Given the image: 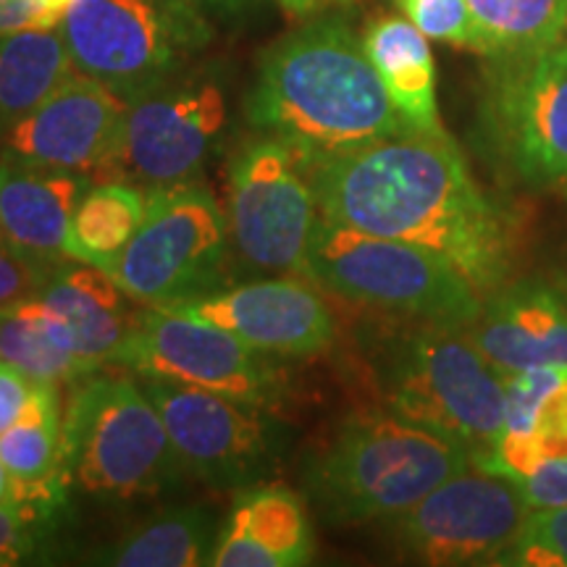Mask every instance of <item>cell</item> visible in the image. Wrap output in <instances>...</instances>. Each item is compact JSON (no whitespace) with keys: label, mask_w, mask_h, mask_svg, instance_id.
Returning a JSON list of instances; mask_svg holds the SVG:
<instances>
[{"label":"cell","mask_w":567,"mask_h":567,"mask_svg":"<svg viewBox=\"0 0 567 567\" xmlns=\"http://www.w3.org/2000/svg\"><path fill=\"white\" fill-rule=\"evenodd\" d=\"M92 184L87 174L0 155V239L38 264H69L71 216Z\"/></svg>","instance_id":"cell-18"},{"label":"cell","mask_w":567,"mask_h":567,"mask_svg":"<svg viewBox=\"0 0 567 567\" xmlns=\"http://www.w3.org/2000/svg\"><path fill=\"white\" fill-rule=\"evenodd\" d=\"M76 74L59 27L0 34V140Z\"/></svg>","instance_id":"cell-25"},{"label":"cell","mask_w":567,"mask_h":567,"mask_svg":"<svg viewBox=\"0 0 567 567\" xmlns=\"http://www.w3.org/2000/svg\"><path fill=\"white\" fill-rule=\"evenodd\" d=\"M305 276L344 302L381 316L460 329L478 316L484 302L455 266L425 247L329 218H318Z\"/></svg>","instance_id":"cell-6"},{"label":"cell","mask_w":567,"mask_h":567,"mask_svg":"<svg viewBox=\"0 0 567 567\" xmlns=\"http://www.w3.org/2000/svg\"><path fill=\"white\" fill-rule=\"evenodd\" d=\"M425 38L476 51L478 34L467 0H396Z\"/></svg>","instance_id":"cell-31"},{"label":"cell","mask_w":567,"mask_h":567,"mask_svg":"<svg viewBox=\"0 0 567 567\" xmlns=\"http://www.w3.org/2000/svg\"><path fill=\"white\" fill-rule=\"evenodd\" d=\"M61 266H45L13 250L0 239V308L30 300Z\"/></svg>","instance_id":"cell-32"},{"label":"cell","mask_w":567,"mask_h":567,"mask_svg":"<svg viewBox=\"0 0 567 567\" xmlns=\"http://www.w3.org/2000/svg\"><path fill=\"white\" fill-rule=\"evenodd\" d=\"M557 289H559V292H563V297H565V305H567V274L563 276V279H559Z\"/></svg>","instance_id":"cell-39"},{"label":"cell","mask_w":567,"mask_h":567,"mask_svg":"<svg viewBox=\"0 0 567 567\" xmlns=\"http://www.w3.org/2000/svg\"><path fill=\"white\" fill-rule=\"evenodd\" d=\"M499 565L567 567V505L530 509Z\"/></svg>","instance_id":"cell-30"},{"label":"cell","mask_w":567,"mask_h":567,"mask_svg":"<svg viewBox=\"0 0 567 567\" xmlns=\"http://www.w3.org/2000/svg\"><path fill=\"white\" fill-rule=\"evenodd\" d=\"M255 130L295 147L305 168L410 126L368 59L363 40L339 19H318L268 48L245 103Z\"/></svg>","instance_id":"cell-2"},{"label":"cell","mask_w":567,"mask_h":567,"mask_svg":"<svg viewBox=\"0 0 567 567\" xmlns=\"http://www.w3.org/2000/svg\"><path fill=\"white\" fill-rule=\"evenodd\" d=\"M486 59L528 55L565 40L567 0H467Z\"/></svg>","instance_id":"cell-27"},{"label":"cell","mask_w":567,"mask_h":567,"mask_svg":"<svg viewBox=\"0 0 567 567\" xmlns=\"http://www.w3.org/2000/svg\"><path fill=\"white\" fill-rule=\"evenodd\" d=\"M229 126V95L208 71L161 82L126 109L109 182L172 187L197 182L221 147Z\"/></svg>","instance_id":"cell-11"},{"label":"cell","mask_w":567,"mask_h":567,"mask_svg":"<svg viewBox=\"0 0 567 567\" xmlns=\"http://www.w3.org/2000/svg\"><path fill=\"white\" fill-rule=\"evenodd\" d=\"M176 310L205 318L268 358H316L337 342V321L313 284L274 276L224 287Z\"/></svg>","instance_id":"cell-16"},{"label":"cell","mask_w":567,"mask_h":567,"mask_svg":"<svg viewBox=\"0 0 567 567\" xmlns=\"http://www.w3.org/2000/svg\"><path fill=\"white\" fill-rule=\"evenodd\" d=\"M528 513L513 478L471 465L394 517V538L421 565H499Z\"/></svg>","instance_id":"cell-14"},{"label":"cell","mask_w":567,"mask_h":567,"mask_svg":"<svg viewBox=\"0 0 567 567\" xmlns=\"http://www.w3.org/2000/svg\"><path fill=\"white\" fill-rule=\"evenodd\" d=\"M203 9L200 0H71L59 32L80 74L134 101L203 53Z\"/></svg>","instance_id":"cell-7"},{"label":"cell","mask_w":567,"mask_h":567,"mask_svg":"<svg viewBox=\"0 0 567 567\" xmlns=\"http://www.w3.org/2000/svg\"><path fill=\"white\" fill-rule=\"evenodd\" d=\"M34 297L71 326L76 354L92 373L103 365H113L140 313L130 305L134 302L132 297L111 274L80 260H69L55 268Z\"/></svg>","instance_id":"cell-20"},{"label":"cell","mask_w":567,"mask_h":567,"mask_svg":"<svg viewBox=\"0 0 567 567\" xmlns=\"http://www.w3.org/2000/svg\"><path fill=\"white\" fill-rule=\"evenodd\" d=\"M231 237L221 205L205 184L147 189L140 229L118 258V287L147 308H179L224 289Z\"/></svg>","instance_id":"cell-8"},{"label":"cell","mask_w":567,"mask_h":567,"mask_svg":"<svg viewBox=\"0 0 567 567\" xmlns=\"http://www.w3.org/2000/svg\"><path fill=\"white\" fill-rule=\"evenodd\" d=\"M203 6H208V9H218V11H239L245 9L250 0H200Z\"/></svg>","instance_id":"cell-38"},{"label":"cell","mask_w":567,"mask_h":567,"mask_svg":"<svg viewBox=\"0 0 567 567\" xmlns=\"http://www.w3.org/2000/svg\"><path fill=\"white\" fill-rule=\"evenodd\" d=\"M471 465V452L455 439L392 410H373L347 417L305 460L302 481L326 520H394Z\"/></svg>","instance_id":"cell-4"},{"label":"cell","mask_w":567,"mask_h":567,"mask_svg":"<svg viewBox=\"0 0 567 567\" xmlns=\"http://www.w3.org/2000/svg\"><path fill=\"white\" fill-rule=\"evenodd\" d=\"M465 331L502 375L528 368L567 371V305L557 284L505 281L484 297Z\"/></svg>","instance_id":"cell-17"},{"label":"cell","mask_w":567,"mask_h":567,"mask_svg":"<svg viewBox=\"0 0 567 567\" xmlns=\"http://www.w3.org/2000/svg\"><path fill=\"white\" fill-rule=\"evenodd\" d=\"M316 538L302 496L284 484L247 486L218 528L210 565L300 567L313 559Z\"/></svg>","instance_id":"cell-19"},{"label":"cell","mask_w":567,"mask_h":567,"mask_svg":"<svg viewBox=\"0 0 567 567\" xmlns=\"http://www.w3.org/2000/svg\"><path fill=\"white\" fill-rule=\"evenodd\" d=\"M352 0H279L284 13H289L292 19H308L318 17V13L337 9V6H350Z\"/></svg>","instance_id":"cell-36"},{"label":"cell","mask_w":567,"mask_h":567,"mask_svg":"<svg viewBox=\"0 0 567 567\" xmlns=\"http://www.w3.org/2000/svg\"><path fill=\"white\" fill-rule=\"evenodd\" d=\"M530 509L567 505V457L544 460L520 478H515Z\"/></svg>","instance_id":"cell-33"},{"label":"cell","mask_w":567,"mask_h":567,"mask_svg":"<svg viewBox=\"0 0 567 567\" xmlns=\"http://www.w3.org/2000/svg\"><path fill=\"white\" fill-rule=\"evenodd\" d=\"M147 208V189L132 182H95L82 195L69 224V258L116 271L126 245L140 229Z\"/></svg>","instance_id":"cell-26"},{"label":"cell","mask_w":567,"mask_h":567,"mask_svg":"<svg viewBox=\"0 0 567 567\" xmlns=\"http://www.w3.org/2000/svg\"><path fill=\"white\" fill-rule=\"evenodd\" d=\"M308 168L289 142L260 134L229 166L231 250L250 271L305 276L318 226Z\"/></svg>","instance_id":"cell-10"},{"label":"cell","mask_w":567,"mask_h":567,"mask_svg":"<svg viewBox=\"0 0 567 567\" xmlns=\"http://www.w3.org/2000/svg\"><path fill=\"white\" fill-rule=\"evenodd\" d=\"M368 368L386 410L455 439L473 465L492 455L507 423L505 375L460 326L392 318L365 337Z\"/></svg>","instance_id":"cell-3"},{"label":"cell","mask_w":567,"mask_h":567,"mask_svg":"<svg viewBox=\"0 0 567 567\" xmlns=\"http://www.w3.org/2000/svg\"><path fill=\"white\" fill-rule=\"evenodd\" d=\"M0 463L17 484V502L69 505L59 386L34 384L24 413L0 434Z\"/></svg>","instance_id":"cell-21"},{"label":"cell","mask_w":567,"mask_h":567,"mask_svg":"<svg viewBox=\"0 0 567 567\" xmlns=\"http://www.w3.org/2000/svg\"><path fill=\"white\" fill-rule=\"evenodd\" d=\"M264 358L268 354L205 318L145 305L113 365L271 408L284 394V384Z\"/></svg>","instance_id":"cell-13"},{"label":"cell","mask_w":567,"mask_h":567,"mask_svg":"<svg viewBox=\"0 0 567 567\" xmlns=\"http://www.w3.org/2000/svg\"><path fill=\"white\" fill-rule=\"evenodd\" d=\"M218 528H221V520L205 505L163 509L124 530L116 542L92 551L90 563L111 567L210 565Z\"/></svg>","instance_id":"cell-23"},{"label":"cell","mask_w":567,"mask_h":567,"mask_svg":"<svg viewBox=\"0 0 567 567\" xmlns=\"http://www.w3.org/2000/svg\"><path fill=\"white\" fill-rule=\"evenodd\" d=\"M187 476L218 492L264 484L284 463L289 429L271 410L166 379L140 375Z\"/></svg>","instance_id":"cell-9"},{"label":"cell","mask_w":567,"mask_h":567,"mask_svg":"<svg viewBox=\"0 0 567 567\" xmlns=\"http://www.w3.org/2000/svg\"><path fill=\"white\" fill-rule=\"evenodd\" d=\"M0 360L38 384H74L92 373L76 354L71 326L38 297L0 308Z\"/></svg>","instance_id":"cell-24"},{"label":"cell","mask_w":567,"mask_h":567,"mask_svg":"<svg viewBox=\"0 0 567 567\" xmlns=\"http://www.w3.org/2000/svg\"><path fill=\"white\" fill-rule=\"evenodd\" d=\"M363 48L402 118L417 132H442L434 55L429 38L413 21L400 17L375 19L363 34Z\"/></svg>","instance_id":"cell-22"},{"label":"cell","mask_w":567,"mask_h":567,"mask_svg":"<svg viewBox=\"0 0 567 567\" xmlns=\"http://www.w3.org/2000/svg\"><path fill=\"white\" fill-rule=\"evenodd\" d=\"M63 13L48 0H0V34L24 30H55Z\"/></svg>","instance_id":"cell-34"},{"label":"cell","mask_w":567,"mask_h":567,"mask_svg":"<svg viewBox=\"0 0 567 567\" xmlns=\"http://www.w3.org/2000/svg\"><path fill=\"white\" fill-rule=\"evenodd\" d=\"M17 505V484H13L11 473L0 463V507Z\"/></svg>","instance_id":"cell-37"},{"label":"cell","mask_w":567,"mask_h":567,"mask_svg":"<svg viewBox=\"0 0 567 567\" xmlns=\"http://www.w3.org/2000/svg\"><path fill=\"white\" fill-rule=\"evenodd\" d=\"M488 61L481 132L492 161L530 187L567 184V40Z\"/></svg>","instance_id":"cell-12"},{"label":"cell","mask_w":567,"mask_h":567,"mask_svg":"<svg viewBox=\"0 0 567 567\" xmlns=\"http://www.w3.org/2000/svg\"><path fill=\"white\" fill-rule=\"evenodd\" d=\"M321 218L425 247L455 266L481 297L509 279L517 221L492 200L442 132L394 137L308 166Z\"/></svg>","instance_id":"cell-1"},{"label":"cell","mask_w":567,"mask_h":567,"mask_svg":"<svg viewBox=\"0 0 567 567\" xmlns=\"http://www.w3.org/2000/svg\"><path fill=\"white\" fill-rule=\"evenodd\" d=\"M557 457H567V373L559 375L557 384H551L526 415L505 425L492 455L478 467L515 481L544 460Z\"/></svg>","instance_id":"cell-28"},{"label":"cell","mask_w":567,"mask_h":567,"mask_svg":"<svg viewBox=\"0 0 567 567\" xmlns=\"http://www.w3.org/2000/svg\"><path fill=\"white\" fill-rule=\"evenodd\" d=\"M66 513L61 505L17 502L0 507V567L19 565L40 555L45 542L55 534L59 517Z\"/></svg>","instance_id":"cell-29"},{"label":"cell","mask_w":567,"mask_h":567,"mask_svg":"<svg viewBox=\"0 0 567 567\" xmlns=\"http://www.w3.org/2000/svg\"><path fill=\"white\" fill-rule=\"evenodd\" d=\"M63 467L71 486L111 505L172 492L187 476L153 400L126 375L74 381L63 413Z\"/></svg>","instance_id":"cell-5"},{"label":"cell","mask_w":567,"mask_h":567,"mask_svg":"<svg viewBox=\"0 0 567 567\" xmlns=\"http://www.w3.org/2000/svg\"><path fill=\"white\" fill-rule=\"evenodd\" d=\"M130 101L87 74H71L0 140V155L109 182Z\"/></svg>","instance_id":"cell-15"},{"label":"cell","mask_w":567,"mask_h":567,"mask_svg":"<svg viewBox=\"0 0 567 567\" xmlns=\"http://www.w3.org/2000/svg\"><path fill=\"white\" fill-rule=\"evenodd\" d=\"M38 381H32L30 375L21 373L19 368L0 360V434L9 431L13 423L19 421L24 413L27 402Z\"/></svg>","instance_id":"cell-35"}]
</instances>
